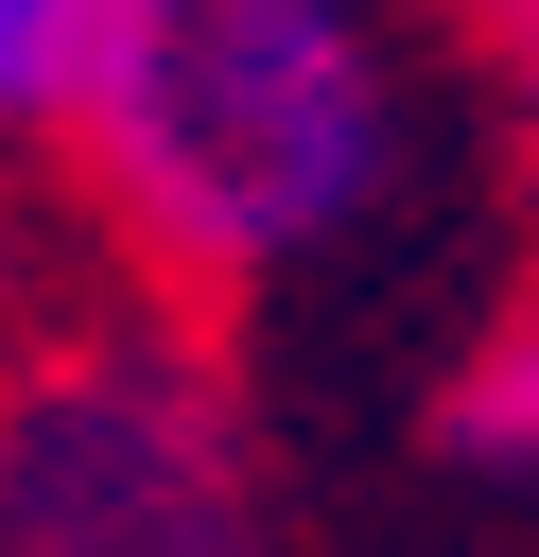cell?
Returning a JSON list of instances; mask_svg holds the SVG:
<instances>
[{
  "label": "cell",
  "mask_w": 539,
  "mask_h": 557,
  "mask_svg": "<svg viewBox=\"0 0 539 557\" xmlns=\"http://www.w3.org/2000/svg\"><path fill=\"white\" fill-rule=\"evenodd\" d=\"M417 0H139L52 122V191L104 278L261 313L348 261L417 174Z\"/></svg>",
  "instance_id": "6da1fadb"
},
{
  "label": "cell",
  "mask_w": 539,
  "mask_h": 557,
  "mask_svg": "<svg viewBox=\"0 0 539 557\" xmlns=\"http://www.w3.org/2000/svg\"><path fill=\"white\" fill-rule=\"evenodd\" d=\"M0 557H278V453L191 296H35L0 331Z\"/></svg>",
  "instance_id": "7a4b0ae2"
},
{
  "label": "cell",
  "mask_w": 539,
  "mask_h": 557,
  "mask_svg": "<svg viewBox=\"0 0 539 557\" xmlns=\"http://www.w3.org/2000/svg\"><path fill=\"white\" fill-rule=\"evenodd\" d=\"M435 453L539 505V278H522V296L452 348V383H435Z\"/></svg>",
  "instance_id": "3957f363"
},
{
  "label": "cell",
  "mask_w": 539,
  "mask_h": 557,
  "mask_svg": "<svg viewBox=\"0 0 539 557\" xmlns=\"http://www.w3.org/2000/svg\"><path fill=\"white\" fill-rule=\"evenodd\" d=\"M122 17H139V0H0V139L52 157V122L87 104V70H104Z\"/></svg>",
  "instance_id": "277c9868"
},
{
  "label": "cell",
  "mask_w": 539,
  "mask_h": 557,
  "mask_svg": "<svg viewBox=\"0 0 539 557\" xmlns=\"http://www.w3.org/2000/svg\"><path fill=\"white\" fill-rule=\"evenodd\" d=\"M469 52H487V122H504V174H522V209H539V0H504Z\"/></svg>",
  "instance_id": "5b68a950"
},
{
  "label": "cell",
  "mask_w": 539,
  "mask_h": 557,
  "mask_svg": "<svg viewBox=\"0 0 539 557\" xmlns=\"http://www.w3.org/2000/svg\"><path fill=\"white\" fill-rule=\"evenodd\" d=\"M52 209H70V191H35V139H0V331L35 313V261H52Z\"/></svg>",
  "instance_id": "8992f818"
},
{
  "label": "cell",
  "mask_w": 539,
  "mask_h": 557,
  "mask_svg": "<svg viewBox=\"0 0 539 557\" xmlns=\"http://www.w3.org/2000/svg\"><path fill=\"white\" fill-rule=\"evenodd\" d=\"M417 17H469V35H487V17H504V0H417Z\"/></svg>",
  "instance_id": "52a82bcc"
}]
</instances>
